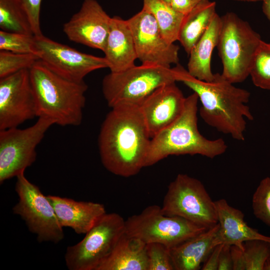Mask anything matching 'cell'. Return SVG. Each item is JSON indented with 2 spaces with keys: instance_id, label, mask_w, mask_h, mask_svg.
Listing matches in <instances>:
<instances>
[{
  "instance_id": "f1b7e54d",
  "label": "cell",
  "mask_w": 270,
  "mask_h": 270,
  "mask_svg": "<svg viewBox=\"0 0 270 270\" xmlns=\"http://www.w3.org/2000/svg\"><path fill=\"white\" fill-rule=\"evenodd\" d=\"M246 270H264L266 260L270 258V241L253 240L244 244Z\"/></svg>"
},
{
  "instance_id": "f35d334b",
  "label": "cell",
  "mask_w": 270,
  "mask_h": 270,
  "mask_svg": "<svg viewBox=\"0 0 270 270\" xmlns=\"http://www.w3.org/2000/svg\"><path fill=\"white\" fill-rule=\"evenodd\" d=\"M234 0L240 1V2H254L260 1V0L262 1L263 0Z\"/></svg>"
},
{
  "instance_id": "7402d4cb",
  "label": "cell",
  "mask_w": 270,
  "mask_h": 270,
  "mask_svg": "<svg viewBox=\"0 0 270 270\" xmlns=\"http://www.w3.org/2000/svg\"><path fill=\"white\" fill-rule=\"evenodd\" d=\"M220 26L221 16L216 13L189 54L187 70L198 80L210 82L214 78L210 62L213 50L218 44Z\"/></svg>"
},
{
  "instance_id": "74e56055",
  "label": "cell",
  "mask_w": 270,
  "mask_h": 270,
  "mask_svg": "<svg viewBox=\"0 0 270 270\" xmlns=\"http://www.w3.org/2000/svg\"><path fill=\"white\" fill-rule=\"evenodd\" d=\"M264 270H270V258H268L265 262Z\"/></svg>"
},
{
  "instance_id": "9c48e42d",
  "label": "cell",
  "mask_w": 270,
  "mask_h": 270,
  "mask_svg": "<svg viewBox=\"0 0 270 270\" xmlns=\"http://www.w3.org/2000/svg\"><path fill=\"white\" fill-rule=\"evenodd\" d=\"M208 228L184 218L164 214L152 205L125 220L124 233L145 244L158 242L172 248Z\"/></svg>"
},
{
  "instance_id": "ab89813d",
  "label": "cell",
  "mask_w": 270,
  "mask_h": 270,
  "mask_svg": "<svg viewBox=\"0 0 270 270\" xmlns=\"http://www.w3.org/2000/svg\"><path fill=\"white\" fill-rule=\"evenodd\" d=\"M162 0V2H164L165 3L170 5V2H171V0Z\"/></svg>"
},
{
  "instance_id": "e0dca14e",
  "label": "cell",
  "mask_w": 270,
  "mask_h": 270,
  "mask_svg": "<svg viewBox=\"0 0 270 270\" xmlns=\"http://www.w3.org/2000/svg\"><path fill=\"white\" fill-rule=\"evenodd\" d=\"M46 196L62 226L70 228L78 234H86L106 213L104 205L100 203Z\"/></svg>"
},
{
  "instance_id": "30bf717a",
  "label": "cell",
  "mask_w": 270,
  "mask_h": 270,
  "mask_svg": "<svg viewBox=\"0 0 270 270\" xmlns=\"http://www.w3.org/2000/svg\"><path fill=\"white\" fill-rule=\"evenodd\" d=\"M15 191L18 200L12 208L13 213L24 221L30 232L36 236L38 241L55 244L62 241L64 238L63 228L52 204L24 172L16 176Z\"/></svg>"
},
{
  "instance_id": "8992f818",
  "label": "cell",
  "mask_w": 270,
  "mask_h": 270,
  "mask_svg": "<svg viewBox=\"0 0 270 270\" xmlns=\"http://www.w3.org/2000/svg\"><path fill=\"white\" fill-rule=\"evenodd\" d=\"M176 82L174 68L142 64L110 72L102 80V90L111 108L123 104L138 106L158 88Z\"/></svg>"
},
{
  "instance_id": "ac0fdd59",
  "label": "cell",
  "mask_w": 270,
  "mask_h": 270,
  "mask_svg": "<svg viewBox=\"0 0 270 270\" xmlns=\"http://www.w3.org/2000/svg\"><path fill=\"white\" fill-rule=\"evenodd\" d=\"M222 244L220 236V225L212 227L170 248L174 270L201 269L213 250Z\"/></svg>"
},
{
  "instance_id": "d4e9b609",
  "label": "cell",
  "mask_w": 270,
  "mask_h": 270,
  "mask_svg": "<svg viewBox=\"0 0 270 270\" xmlns=\"http://www.w3.org/2000/svg\"><path fill=\"white\" fill-rule=\"evenodd\" d=\"M1 30L34 36L28 17L18 0H0Z\"/></svg>"
},
{
  "instance_id": "d6a6232c",
  "label": "cell",
  "mask_w": 270,
  "mask_h": 270,
  "mask_svg": "<svg viewBox=\"0 0 270 270\" xmlns=\"http://www.w3.org/2000/svg\"><path fill=\"white\" fill-rule=\"evenodd\" d=\"M201 0H172L170 6L177 12L186 15L190 12Z\"/></svg>"
},
{
  "instance_id": "5b68a950",
  "label": "cell",
  "mask_w": 270,
  "mask_h": 270,
  "mask_svg": "<svg viewBox=\"0 0 270 270\" xmlns=\"http://www.w3.org/2000/svg\"><path fill=\"white\" fill-rule=\"evenodd\" d=\"M260 34L236 14L221 16L217 48L222 64V76L232 84L244 82L250 76L257 50Z\"/></svg>"
},
{
  "instance_id": "6da1fadb",
  "label": "cell",
  "mask_w": 270,
  "mask_h": 270,
  "mask_svg": "<svg viewBox=\"0 0 270 270\" xmlns=\"http://www.w3.org/2000/svg\"><path fill=\"white\" fill-rule=\"evenodd\" d=\"M104 120L98 138L101 162L122 177L138 174L144 167L151 138L138 105L115 106Z\"/></svg>"
},
{
  "instance_id": "836d02e7",
  "label": "cell",
  "mask_w": 270,
  "mask_h": 270,
  "mask_svg": "<svg viewBox=\"0 0 270 270\" xmlns=\"http://www.w3.org/2000/svg\"><path fill=\"white\" fill-rule=\"evenodd\" d=\"M223 246L224 244H220L213 250L204 262L201 270H218L220 256Z\"/></svg>"
},
{
  "instance_id": "83f0119b",
  "label": "cell",
  "mask_w": 270,
  "mask_h": 270,
  "mask_svg": "<svg viewBox=\"0 0 270 270\" xmlns=\"http://www.w3.org/2000/svg\"><path fill=\"white\" fill-rule=\"evenodd\" d=\"M0 50L37 55L35 36L0 30Z\"/></svg>"
},
{
  "instance_id": "1f68e13d",
  "label": "cell",
  "mask_w": 270,
  "mask_h": 270,
  "mask_svg": "<svg viewBox=\"0 0 270 270\" xmlns=\"http://www.w3.org/2000/svg\"><path fill=\"white\" fill-rule=\"evenodd\" d=\"M24 9L35 36L42 35L40 27V11L42 0H18Z\"/></svg>"
},
{
  "instance_id": "8fae6325",
  "label": "cell",
  "mask_w": 270,
  "mask_h": 270,
  "mask_svg": "<svg viewBox=\"0 0 270 270\" xmlns=\"http://www.w3.org/2000/svg\"><path fill=\"white\" fill-rule=\"evenodd\" d=\"M54 122L38 118L32 126L0 130V184L24 173L36 160V148Z\"/></svg>"
},
{
  "instance_id": "484cf974",
  "label": "cell",
  "mask_w": 270,
  "mask_h": 270,
  "mask_svg": "<svg viewBox=\"0 0 270 270\" xmlns=\"http://www.w3.org/2000/svg\"><path fill=\"white\" fill-rule=\"evenodd\" d=\"M250 76L255 86L270 90V43L261 41L254 58Z\"/></svg>"
},
{
  "instance_id": "44dd1931",
  "label": "cell",
  "mask_w": 270,
  "mask_h": 270,
  "mask_svg": "<svg viewBox=\"0 0 270 270\" xmlns=\"http://www.w3.org/2000/svg\"><path fill=\"white\" fill-rule=\"evenodd\" d=\"M97 270H148L146 244L124 232Z\"/></svg>"
},
{
  "instance_id": "cb8c5ba5",
  "label": "cell",
  "mask_w": 270,
  "mask_h": 270,
  "mask_svg": "<svg viewBox=\"0 0 270 270\" xmlns=\"http://www.w3.org/2000/svg\"><path fill=\"white\" fill-rule=\"evenodd\" d=\"M142 8L154 18L160 32L170 44L178 40L180 28L184 17L170 5L161 0H142Z\"/></svg>"
},
{
  "instance_id": "ffe728a7",
  "label": "cell",
  "mask_w": 270,
  "mask_h": 270,
  "mask_svg": "<svg viewBox=\"0 0 270 270\" xmlns=\"http://www.w3.org/2000/svg\"><path fill=\"white\" fill-rule=\"evenodd\" d=\"M214 202L222 244L236 246L244 250V244L246 241L253 240L270 241V236L263 235L257 230L248 226L244 221L243 212L230 206L225 199H220Z\"/></svg>"
},
{
  "instance_id": "3957f363",
  "label": "cell",
  "mask_w": 270,
  "mask_h": 270,
  "mask_svg": "<svg viewBox=\"0 0 270 270\" xmlns=\"http://www.w3.org/2000/svg\"><path fill=\"white\" fill-rule=\"evenodd\" d=\"M37 117L61 126H78L82 122L88 86L66 80L46 68L40 60L30 69Z\"/></svg>"
},
{
  "instance_id": "7c38bea8",
  "label": "cell",
  "mask_w": 270,
  "mask_h": 270,
  "mask_svg": "<svg viewBox=\"0 0 270 270\" xmlns=\"http://www.w3.org/2000/svg\"><path fill=\"white\" fill-rule=\"evenodd\" d=\"M35 38L39 60L51 71L66 80L82 82L89 73L108 68L104 57L82 52L43 34Z\"/></svg>"
},
{
  "instance_id": "7a4b0ae2",
  "label": "cell",
  "mask_w": 270,
  "mask_h": 270,
  "mask_svg": "<svg viewBox=\"0 0 270 270\" xmlns=\"http://www.w3.org/2000/svg\"><path fill=\"white\" fill-rule=\"evenodd\" d=\"M176 82H180L194 91L202 106L200 116L208 126L234 140L243 141L246 122L254 120L247 105L250 92L237 88L222 74H214L210 82L192 76L179 64L174 67Z\"/></svg>"
},
{
  "instance_id": "4dcf8cb0",
  "label": "cell",
  "mask_w": 270,
  "mask_h": 270,
  "mask_svg": "<svg viewBox=\"0 0 270 270\" xmlns=\"http://www.w3.org/2000/svg\"><path fill=\"white\" fill-rule=\"evenodd\" d=\"M169 248L164 244H146L148 270H174Z\"/></svg>"
},
{
  "instance_id": "f546056e",
  "label": "cell",
  "mask_w": 270,
  "mask_h": 270,
  "mask_svg": "<svg viewBox=\"0 0 270 270\" xmlns=\"http://www.w3.org/2000/svg\"><path fill=\"white\" fill-rule=\"evenodd\" d=\"M255 216L270 226V177L261 180L252 198Z\"/></svg>"
},
{
  "instance_id": "4316f807",
  "label": "cell",
  "mask_w": 270,
  "mask_h": 270,
  "mask_svg": "<svg viewBox=\"0 0 270 270\" xmlns=\"http://www.w3.org/2000/svg\"><path fill=\"white\" fill-rule=\"evenodd\" d=\"M38 60V56L34 54L0 50V78L23 70H30Z\"/></svg>"
},
{
  "instance_id": "d6986e66",
  "label": "cell",
  "mask_w": 270,
  "mask_h": 270,
  "mask_svg": "<svg viewBox=\"0 0 270 270\" xmlns=\"http://www.w3.org/2000/svg\"><path fill=\"white\" fill-rule=\"evenodd\" d=\"M103 52L110 72H122L135 66L138 58L132 33L126 20L118 16L111 18Z\"/></svg>"
},
{
  "instance_id": "52a82bcc",
  "label": "cell",
  "mask_w": 270,
  "mask_h": 270,
  "mask_svg": "<svg viewBox=\"0 0 270 270\" xmlns=\"http://www.w3.org/2000/svg\"><path fill=\"white\" fill-rule=\"evenodd\" d=\"M162 212L209 228L218 223L215 202L198 180L180 174L168 185Z\"/></svg>"
},
{
  "instance_id": "4fadbf2b",
  "label": "cell",
  "mask_w": 270,
  "mask_h": 270,
  "mask_svg": "<svg viewBox=\"0 0 270 270\" xmlns=\"http://www.w3.org/2000/svg\"><path fill=\"white\" fill-rule=\"evenodd\" d=\"M126 21L132 33L138 59L142 64L167 68L178 64L179 47L164 39L150 12L142 8Z\"/></svg>"
},
{
  "instance_id": "5bb4252c",
  "label": "cell",
  "mask_w": 270,
  "mask_h": 270,
  "mask_svg": "<svg viewBox=\"0 0 270 270\" xmlns=\"http://www.w3.org/2000/svg\"><path fill=\"white\" fill-rule=\"evenodd\" d=\"M37 117L30 70L0 78V130L18 127Z\"/></svg>"
},
{
  "instance_id": "603a6c76",
  "label": "cell",
  "mask_w": 270,
  "mask_h": 270,
  "mask_svg": "<svg viewBox=\"0 0 270 270\" xmlns=\"http://www.w3.org/2000/svg\"><path fill=\"white\" fill-rule=\"evenodd\" d=\"M216 8L215 2L201 0L190 12L184 16L178 34V40L188 55L216 13Z\"/></svg>"
},
{
  "instance_id": "e575fe53",
  "label": "cell",
  "mask_w": 270,
  "mask_h": 270,
  "mask_svg": "<svg viewBox=\"0 0 270 270\" xmlns=\"http://www.w3.org/2000/svg\"><path fill=\"white\" fill-rule=\"evenodd\" d=\"M230 246L224 244L220 256L218 270H233Z\"/></svg>"
},
{
  "instance_id": "2e32d148",
  "label": "cell",
  "mask_w": 270,
  "mask_h": 270,
  "mask_svg": "<svg viewBox=\"0 0 270 270\" xmlns=\"http://www.w3.org/2000/svg\"><path fill=\"white\" fill-rule=\"evenodd\" d=\"M186 98L172 82L158 88L138 105L151 138L180 117Z\"/></svg>"
},
{
  "instance_id": "9a60e30c",
  "label": "cell",
  "mask_w": 270,
  "mask_h": 270,
  "mask_svg": "<svg viewBox=\"0 0 270 270\" xmlns=\"http://www.w3.org/2000/svg\"><path fill=\"white\" fill-rule=\"evenodd\" d=\"M111 18L96 0H84L63 31L70 40L104 52Z\"/></svg>"
},
{
  "instance_id": "8d00e7d4",
  "label": "cell",
  "mask_w": 270,
  "mask_h": 270,
  "mask_svg": "<svg viewBox=\"0 0 270 270\" xmlns=\"http://www.w3.org/2000/svg\"><path fill=\"white\" fill-rule=\"evenodd\" d=\"M262 12L270 22V0H263Z\"/></svg>"
},
{
  "instance_id": "d590c367",
  "label": "cell",
  "mask_w": 270,
  "mask_h": 270,
  "mask_svg": "<svg viewBox=\"0 0 270 270\" xmlns=\"http://www.w3.org/2000/svg\"><path fill=\"white\" fill-rule=\"evenodd\" d=\"M233 270H246L244 250L236 246H230Z\"/></svg>"
},
{
  "instance_id": "ba28073f",
  "label": "cell",
  "mask_w": 270,
  "mask_h": 270,
  "mask_svg": "<svg viewBox=\"0 0 270 270\" xmlns=\"http://www.w3.org/2000/svg\"><path fill=\"white\" fill-rule=\"evenodd\" d=\"M125 220L115 212L106 213L76 244L67 248L64 260L70 270H97L124 232Z\"/></svg>"
},
{
  "instance_id": "277c9868",
  "label": "cell",
  "mask_w": 270,
  "mask_h": 270,
  "mask_svg": "<svg viewBox=\"0 0 270 270\" xmlns=\"http://www.w3.org/2000/svg\"><path fill=\"white\" fill-rule=\"evenodd\" d=\"M198 95L194 92L186 98L180 117L151 138L146 167L172 155L200 154L210 158L224 154L228 148L224 140H210L198 126Z\"/></svg>"
}]
</instances>
